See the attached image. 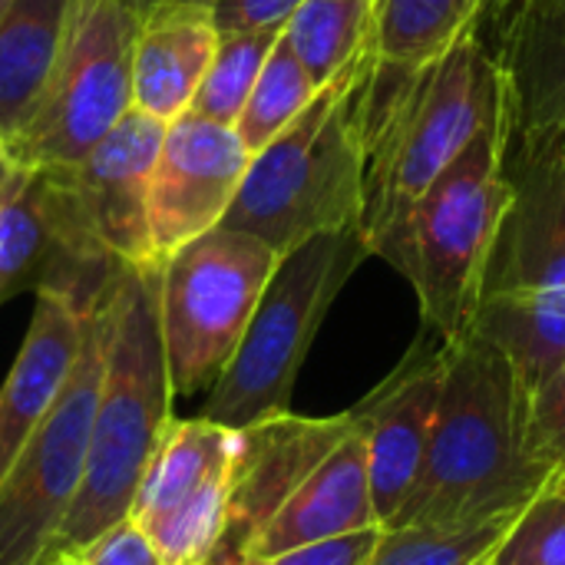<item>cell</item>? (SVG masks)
Wrapping results in <instances>:
<instances>
[{"label":"cell","instance_id":"obj_17","mask_svg":"<svg viewBox=\"0 0 565 565\" xmlns=\"http://www.w3.org/2000/svg\"><path fill=\"white\" fill-rule=\"evenodd\" d=\"M371 526H377V516L367 480V440L354 420V430L315 467V473L268 516V523L232 559H268L298 546L338 540Z\"/></svg>","mask_w":565,"mask_h":565},{"label":"cell","instance_id":"obj_27","mask_svg":"<svg viewBox=\"0 0 565 565\" xmlns=\"http://www.w3.org/2000/svg\"><path fill=\"white\" fill-rule=\"evenodd\" d=\"M66 556L73 565H162L146 533L129 516Z\"/></svg>","mask_w":565,"mask_h":565},{"label":"cell","instance_id":"obj_23","mask_svg":"<svg viewBox=\"0 0 565 565\" xmlns=\"http://www.w3.org/2000/svg\"><path fill=\"white\" fill-rule=\"evenodd\" d=\"M318 89L321 86L301 66V60L295 56L281 30L235 122V132L242 136L245 149L255 156L262 146H268L285 126H291V119L315 99Z\"/></svg>","mask_w":565,"mask_h":565},{"label":"cell","instance_id":"obj_5","mask_svg":"<svg viewBox=\"0 0 565 565\" xmlns=\"http://www.w3.org/2000/svg\"><path fill=\"white\" fill-rule=\"evenodd\" d=\"M364 63L367 53L324 83L291 126L252 156L222 218L225 228L255 235L278 255L321 232L361 228Z\"/></svg>","mask_w":565,"mask_h":565},{"label":"cell","instance_id":"obj_8","mask_svg":"<svg viewBox=\"0 0 565 565\" xmlns=\"http://www.w3.org/2000/svg\"><path fill=\"white\" fill-rule=\"evenodd\" d=\"M255 235L215 225L159 265V328L175 397L212 391L278 265Z\"/></svg>","mask_w":565,"mask_h":565},{"label":"cell","instance_id":"obj_21","mask_svg":"<svg viewBox=\"0 0 565 565\" xmlns=\"http://www.w3.org/2000/svg\"><path fill=\"white\" fill-rule=\"evenodd\" d=\"M374 0H305L285 26V40L318 86L361 60L371 46Z\"/></svg>","mask_w":565,"mask_h":565},{"label":"cell","instance_id":"obj_26","mask_svg":"<svg viewBox=\"0 0 565 565\" xmlns=\"http://www.w3.org/2000/svg\"><path fill=\"white\" fill-rule=\"evenodd\" d=\"M523 447L553 480H565V361L526 401Z\"/></svg>","mask_w":565,"mask_h":565},{"label":"cell","instance_id":"obj_16","mask_svg":"<svg viewBox=\"0 0 565 565\" xmlns=\"http://www.w3.org/2000/svg\"><path fill=\"white\" fill-rule=\"evenodd\" d=\"M99 301H83L60 288L36 291L26 338L0 387V480L60 397Z\"/></svg>","mask_w":565,"mask_h":565},{"label":"cell","instance_id":"obj_13","mask_svg":"<svg viewBox=\"0 0 565 565\" xmlns=\"http://www.w3.org/2000/svg\"><path fill=\"white\" fill-rule=\"evenodd\" d=\"M444 384V341L424 328L414 351L377 384L358 407H351L367 440V480L377 526L387 530L411 497L430 430L437 420V401Z\"/></svg>","mask_w":565,"mask_h":565},{"label":"cell","instance_id":"obj_3","mask_svg":"<svg viewBox=\"0 0 565 565\" xmlns=\"http://www.w3.org/2000/svg\"><path fill=\"white\" fill-rule=\"evenodd\" d=\"M103 381L79 490L53 553H76L129 516L142 473L172 420V381L159 328V268H122L103 301Z\"/></svg>","mask_w":565,"mask_h":565},{"label":"cell","instance_id":"obj_11","mask_svg":"<svg viewBox=\"0 0 565 565\" xmlns=\"http://www.w3.org/2000/svg\"><path fill=\"white\" fill-rule=\"evenodd\" d=\"M166 126L129 109L73 169H53L83 238L119 265L159 268L149 235V179Z\"/></svg>","mask_w":565,"mask_h":565},{"label":"cell","instance_id":"obj_29","mask_svg":"<svg viewBox=\"0 0 565 565\" xmlns=\"http://www.w3.org/2000/svg\"><path fill=\"white\" fill-rule=\"evenodd\" d=\"M377 536H381V526H371V530L348 533L338 540L298 546V550H288L281 556H268V559H232V563L215 565H361L367 559V553L374 550Z\"/></svg>","mask_w":565,"mask_h":565},{"label":"cell","instance_id":"obj_4","mask_svg":"<svg viewBox=\"0 0 565 565\" xmlns=\"http://www.w3.org/2000/svg\"><path fill=\"white\" fill-rule=\"evenodd\" d=\"M507 149L510 106L473 136V142L374 248V255L391 262L411 281L424 328L444 344L473 331L483 301L493 245L513 195Z\"/></svg>","mask_w":565,"mask_h":565},{"label":"cell","instance_id":"obj_34","mask_svg":"<svg viewBox=\"0 0 565 565\" xmlns=\"http://www.w3.org/2000/svg\"><path fill=\"white\" fill-rule=\"evenodd\" d=\"M7 7H10V0H0V13H3Z\"/></svg>","mask_w":565,"mask_h":565},{"label":"cell","instance_id":"obj_37","mask_svg":"<svg viewBox=\"0 0 565 565\" xmlns=\"http://www.w3.org/2000/svg\"><path fill=\"white\" fill-rule=\"evenodd\" d=\"M477 565H490V559H483V563H477Z\"/></svg>","mask_w":565,"mask_h":565},{"label":"cell","instance_id":"obj_25","mask_svg":"<svg viewBox=\"0 0 565 565\" xmlns=\"http://www.w3.org/2000/svg\"><path fill=\"white\" fill-rule=\"evenodd\" d=\"M490 565H565V480H553L516 516Z\"/></svg>","mask_w":565,"mask_h":565},{"label":"cell","instance_id":"obj_24","mask_svg":"<svg viewBox=\"0 0 565 565\" xmlns=\"http://www.w3.org/2000/svg\"><path fill=\"white\" fill-rule=\"evenodd\" d=\"M278 36L281 33H218L215 56L189 113L222 126H235Z\"/></svg>","mask_w":565,"mask_h":565},{"label":"cell","instance_id":"obj_38","mask_svg":"<svg viewBox=\"0 0 565 565\" xmlns=\"http://www.w3.org/2000/svg\"><path fill=\"white\" fill-rule=\"evenodd\" d=\"M129 3H132V0H129Z\"/></svg>","mask_w":565,"mask_h":565},{"label":"cell","instance_id":"obj_20","mask_svg":"<svg viewBox=\"0 0 565 565\" xmlns=\"http://www.w3.org/2000/svg\"><path fill=\"white\" fill-rule=\"evenodd\" d=\"M503 0H374L371 56L387 66H417L477 33Z\"/></svg>","mask_w":565,"mask_h":565},{"label":"cell","instance_id":"obj_14","mask_svg":"<svg viewBox=\"0 0 565 565\" xmlns=\"http://www.w3.org/2000/svg\"><path fill=\"white\" fill-rule=\"evenodd\" d=\"M351 430V411L338 417H295L288 411L242 430L232 526L215 563L232 559Z\"/></svg>","mask_w":565,"mask_h":565},{"label":"cell","instance_id":"obj_30","mask_svg":"<svg viewBox=\"0 0 565 565\" xmlns=\"http://www.w3.org/2000/svg\"><path fill=\"white\" fill-rule=\"evenodd\" d=\"M212 3L215 0H149L146 13H152V10H212Z\"/></svg>","mask_w":565,"mask_h":565},{"label":"cell","instance_id":"obj_35","mask_svg":"<svg viewBox=\"0 0 565 565\" xmlns=\"http://www.w3.org/2000/svg\"><path fill=\"white\" fill-rule=\"evenodd\" d=\"M3 152H7V146H3V136H0V156H3Z\"/></svg>","mask_w":565,"mask_h":565},{"label":"cell","instance_id":"obj_9","mask_svg":"<svg viewBox=\"0 0 565 565\" xmlns=\"http://www.w3.org/2000/svg\"><path fill=\"white\" fill-rule=\"evenodd\" d=\"M142 13L129 0H76L46 96L7 142L23 169H73L132 109V50Z\"/></svg>","mask_w":565,"mask_h":565},{"label":"cell","instance_id":"obj_28","mask_svg":"<svg viewBox=\"0 0 565 565\" xmlns=\"http://www.w3.org/2000/svg\"><path fill=\"white\" fill-rule=\"evenodd\" d=\"M305 0H215L212 23L218 33H281Z\"/></svg>","mask_w":565,"mask_h":565},{"label":"cell","instance_id":"obj_33","mask_svg":"<svg viewBox=\"0 0 565 565\" xmlns=\"http://www.w3.org/2000/svg\"><path fill=\"white\" fill-rule=\"evenodd\" d=\"M132 7H136L139 13H146V7H149V0H132Z\"/></svg>","mask_w":565,"mask_h":565},{"label":"cell","instance_id":"obj_7","mask_svg":"<svg viewBox=\"0 0 565 565\" xmlns=\"http://www.w3.org/2000/svg\"><path fill=\"white\" fill-rule=\"evenodd\" d=\"M367 255L361 228L321 232L288 248L278 258L228 367L209 391L202 417L228 430H248L288 414L311 341L338 291Z\"/></svg>","mask_w":565,"mask_h":565},{"label":"cell","instance_id":"obj_18","mask_svg":"<svg viewBox=\"0 0 565 565\" xmlns=\"http://www.w3.org/2000/svg\"><path fill=\"white\" fill-rule=\"evenodd\" d=\"M218 30L209 10H152L132 50V109L169 126L192 109L215 56Z\"/></svg>","mask_w":565,"mask_h":565},{"label":"cell","instance_id":"obj_36","mask_svg":"<svg viewBox=\"0 0 565 565\" xmlns=\"http://www.w3.org/2000/svg\"><path fill=\"white\" fill-rule=\"evenodd\" d=\"M43 565H56V556H50V559H46V563Z\"/></svg>","mask_w":565,"mask_h":565},{"label":"cell","instance_id":"obj_19","mask_svg":"<svg viewBox=\"0 0 565 565\" xmlns=\"http://www.w3.org/2000/svg\"><path fill=\"white\" fill-rule=\"evenodd\" d=\"M76 0H10L0 13V136L13 142L40 109Z\"/></svg>","mask_w":565,"mask_h":565},{"label":"cell","instance_id":"obj_2","mask_svg":"<svg viewBox=\"0 0 565 565\" xmlns=\"http://www.w3.org/2000/svg\"><path fill=\"white\" fill-rule=\"evenodd\" d=\"M526 401L513 364L483 334L444 344V384L420 477L387 530L523 513L553 473L523 447Z\"/></svg>","mask_w":565,"mask_h":565},{"label":"cell","instance_id":"obj_15","mask_svg":"<svg viewBox=\"0 0 565 565\" xmlns=\"http://www.w3.org/2000/svg\"><path fill=\"white\" fill-rule=\"evenodd\" d=\"M510 20L497 56L510 142L565 149V0H507Z\"/></svg>","mask_w":565,"mask_h":565},{"label":"cell","instance_id":"obj_1","mask_svg":"<svg viewBox=\"0 0 565 565\" xmlns=\"http://www.w3.org/2000/svg\"><path fill=\"white\" fill-rule=\"evenodd\" d=\"M503 106L500 63L477 33L417 66H387L367 50L361 235L371 255Z\"/></svg>","mask_w":565,"mask_h":565},{"label":"cell","instance_id":"obj_22","mask_svg":"<svg viewBox=\"0 0 565 565\" xmlns=\"http://www.w3.org/2000/svg\"><path fill=\"white\" fill-rule=\"evenodd\" d=\"M520 513L454 523V526H397L381 530L361 565H477L490 559Z\"/></svg>","mask_w":565,"mask_h":565},{"label":"cell","instance_id":"obj_32","mask_svg":"<svg viewBox=\"0 0 565 565\" xmlns=\"http://www.w3.org/2000/svg\"><path fill=\"white\" fill-rule=\"evenodd\" d=\"M56 565H73V559L66 553H56Z\"/></svg>","mask_w":565,"mask_h":565},{"label":"cell","instance_id":"obj_12","mask_svg":"<svg viewBox=\"0 0 565 565\" xmlns=\"http://www.w3.org/2000/svg\"><path fill=\"white\" fill-rule=\"evenodd\" d=\"M252 152L235 126L182 113L166 126L149 179V235L156 262L222 225Z\"/></svg>","mask_w":565,"mask_h":565},{"label":"cell","instance_id":"obj_10","mask_svg":"<svg viewBox=\"0 0 565 565\" xmlns=\"http://www.w3.org/2000/svg\"><path fill=\"white\" fill-rule=\"evenodd\" d=\"M103 301L89 315L60 397L0 480V565H43L56 556L53 543L83 480L103 381Z\"/></svg>","mask_w":565,"mask_h":565},{"label":"cell","instance_id":"obj_31","mask_svg":"<svg viewBox=\"0 0 565 565\" xmlns=\"http://www.w3.org/2000/svg\"><path fill=\"white\" fill-rule=\"evenodd\" d=\"M13 169H17V166H13V162H10V156L3 152V156H0V195H3V189H7V182H10V175H13Z\"/></svg>","mask_w":565,"mask_h":565},{"label":"cell","instance_id":"obj_6","mask_svg":"<svg viewBox=\"0 0 565 565\" xmlns=\"http://www.w3.org/2000/svg\"><path fill=\"white\" fill-rule=\"evenodd\" d=\"M513 185L473 331L533 394L565 361V149H507Z\"/></svg>","mask_w":565,"mask_h":565}]
</instances>
